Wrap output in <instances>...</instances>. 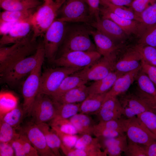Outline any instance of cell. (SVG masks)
<instances>
[{"instance_id":"obj_18","label":"cell","mask_w":156,"mask_h":156,"mask_svg":"<svg viewBox=\"0 0 156 156\" xmlns=\"http://www.w3.org/2000/svg\"><path fill=\"white\" fill-rule=\"evenodd\" d=\"M141 67L119 76L112 88L106 93L104 100L117 96L127 91L137 78Z\"/></svg>"},{"instance_id":"obj_30","label":"cell","mask_w":156,"mask_h":156,"mask_svg":"<svg viewBox=\"0 0 156 156\" xmlns=\"http://www.w3.org/2000/svg\"><path fill=\"white\" fill-rule=\"evenodd\" d=\"M35 11L34 9L27 10H4L0 14V24L20 22L29 18Z\"/></svg>"},{"instance_id":"obj_28","label":"cell","mask_w":156,"mask_h":156,"mask_svg":"<svg viewBox=\"0 0 156 156\" xmlns=\"http://www.w3.org/2000/svg\"><path fill=\"white\" fill-rule=\"evenodd\" d=\"M79 70L67 76L64 79L57 91L50 97L51 98H53L69 90L85 84L88 81L81 76Z\"/></svg>"},{"instance_id":"obj_51","label":"cell","mask_w":156,"mask_h":156,"mask_svg":"<svg viewBox=\"0 0 156 156\" xmlns=\"http://www.w3.org/2000/svg\"><path fill=\"white\" fill-rule=\"evenodd\" d=\"M92 15L96 18L100 17V0H86Z\"/></svg>"},{"instance_id":"obj_37","label":"cell","mask_w":156,"mask_h":156,"mask_svg":"<svg viewBox=\"0 0 156 156\" xmlns=\"http://www.w3.org/2000/svg\"><path fill=\"white\" fill-rule=\"evenodd\" d=\"M135 47L140 53L142 61L156 68V47L139 44Z\"/></svg>"},{"instance_id":"obj_52","label":"cell","mask_w":156,"mask_h":156,"mask_svg":"<svg viewBox=\"0 0 156 156\" xmlns=\"http://www.w3.org/2000/svg\"><path fill=\"white\" fill-rule=\"evenodd\" d=\"M14 155H15L14 152L10 142H0V156H13Z\"/></svg>"},{"instance_id":"obj_32","label":"cell","mask_w":156,"mask_h":156,"mask_svg":"<svg viewBox=\"0 0 156 156\" xmlns=\"http://www.w3.org/2000/svg\"><path fill=\"white\" fill-rule=\"evenodd\" d=\"M18 100L12 93L1 91L0 93V119L6 113L17 106Z\"/></svg>"},{"instance_id":"obj_50","label":"cell","mask_w":156,"mask_h":156,"mask_svg":"<svg viewBox=\"0 0 156 156\" xmlns=\"http://www.w3.org/2000/svg\"><path fill=\"white\" fill-rule=\"evenodd\" d=\"M10 143L14 150L15 156H26L23 149L21 140L20 137L19 133L18 135Z\"/></svg>"},{"instance_id":"obj_5","label":"cell","mask_w":156,"mask_h":156,"mask_svg":"<svg viewBox=\"0 0 156 156\" xmlns=\"http://www.w3.org/2000/svg\"><path fill=\"white\" fill-rule=\"evenodd\" d=\"M32 41L31 37L27 38L8 47L0 48V72L20 60L28 56L35 50L38 45Z\"/></svg>"},{"instance_id":"obj_33","label":"cell","mask_w":156,"mask_h":156,"mask_svg":"<svg viewBox=\"0 0 156 156\" xmlns=\"http://www.w3.org/2000/svg\"><path fill=\"white\" fill-rule=\"evenodd\" d=\"M100 4L120 17L128 19L139 21V18L129 7L115 5L104 0H100Z\"/></svg>"},{"instance_id":"obj_54","label":"cell","mask_w":156,"mask_h":156,"mask_svg":"<svg viewBox=\"0 0 156 156\" xmlns=\"http://www.w3.org/2000/svg\"><path fill=\"white\" fill-rule=\"evenodd\" d=\"M114 5L129 7L134 0H104Z\"/></svg>"},{"instance_id":"obj_42","label":"cell","mask_w":156,"mask_h":156,"mask_svg":"<svg viewBox=\"0 0 156 156\" xmlns=\"http://www.w3.org/2000/svg\"><path fill=\"white\" fill-rule=\"evenodd\" d=\"M96 125L100 127L115 130L123 133H125L124 119L121 118L116 120L100 121Z\"/></svg>"},{"instance_id":"obj_1","label":"cell","mask_w":156,"mask_h":156,"mask_svg":"<svg viewBox=\"0 0 156 156\" xmlns=\"http://www.w3.org/2000/svg\"><path fill=\"white\" fill-rule=\"evenodd\" d=\"M66 0H43L42 4L35 11L30 18L32 41H36L38 37L44 35L57 18L59 9Z\"/></svg>"},{"instance_id":"obj_20","label":"cell","mask_w":156,"mask_h":156,"mask_svg":"<svg viewBox=\"0 0 156 156\" xmlns=\"http://www.w3.org/2000/svg\"><path fill=\"white\" fill-rule=\"evenodd\" d=\"M127 137L123 134L111 138H98L101 148L109 156H120L126 151L128 144Z\"/></svg>"},{"instance_id":"obj_26","label":"cell","mask_w":156,"mask_h":156,"mask_svg":"<svg viewBox=\"0 0 156 156\" xmlns=\"http://www.w3.org/2000/svg\"><path fill=\"white\" fill-rule=\"evenodd\" d=\"M69 119L77 130L78 133L81 135L93 134V128L95 124L88 114L77 113Z\"/></svg>"},{"instance_id":"obj_21","label":"cell","mask_w":156,"mask_h":156,"mask_svg":"<svg viewBox=\"0 0 156 156\" xmlns=\"http://www.w3.org/2000/svg\"><path fill=\"white\" fill-rule=\"evenodd\" d=\"M100 16L102 18L109 19L121 27L127 35L134 34L138 35L139 22L120 17L107 8L100 5Z\"/></svg>"},{"instance_id":"obj_25","label":"cell","mask_w":156,"mask_h":156,"mask_svg":"<svg viewBox=\"0 0 156 156\" xmlns=\"http://www.w3.org/2000/svg\"><path fill=\"white\" fill-rule=\"evenodd\" d=\"M42 3L40 0H0V7L7 11H22L34 9Z\"/></svg>"},{"instance_id":"obj_34","label":"cell","mask_w":156,"mask_h":156,"mask_svg":"<svg viewBox=\"0 0 156 156\" xmlns=\"http://www.w3.org/2000/svg\"><path fill=\"white\" fill-rule=\"evenodd\" d=\"M54 102L56 109L55 118L69 119L79 112L81 103H60Z\"/></svg>"},{"instance_id":"obj_46","label":"cell","mask_w":156,"mask_h":156,"mask_svg":"<svg viewBox=\"0 0 156 156\" xmlns=\"http://www.w3.org/2000/svg\"><path fill=\"white\" fill-rule=\"evenodd\" d=\"M127 156H146L145 146L130 140L124 152Z\"/></svg>"},{"instance_id":"obj_15","label":"cell","mask_w":156,"mask_h":156,"mask_svg":"<svg viewBox=\"0 0 156 156\" xmlns=\"http://www.w3.org/2000/svg\"><path fill=\"white\" fill-rule=\"evenodd\" d=\"M142 60L140 53L135 47L116 62L114 70L122 75L133 71L141 67Z\"/></svg>"},{"instance_id":"obj_3","label":"cell","mask_w":156,"mask_h":156,"mask_svg":"<svg viewBox=\"0 0 156 156\" xmlns=\"http://www.w3.org/2000/svg\"><path fill=\"white\" fill-rule=\"evenodd\" d=\"M45 56L42 42L39 44L34 54L16 62L0 73L1 79L5 83L14 84L35 68L41 58Z\"/></svg>"},{"instance_id":"obj_11","label":"cell","mask_w":156,"mask_h":156,"mask_svg":"<svg viewBox=\"0 0 156 156\" xmlns=\"http://www.w3.org/2000/svg\"><path fill=\"white\" fill-rule=\"evenodd\" d=\"M56 109L54 103L49 96L38 94L31 108L29 115L32 117L36 123L51 121L56 116Z\"/></svg>"},{"instance_id":"obj_14","label":"cell","mask_w":156,"mask_h":156,"mask_svg":"<svg viewBox=\"0 0 156 156\" xmlns=\"http://www.w3.org/2000/svg\"><path fill=\"white\" fill-rule=\"evenodd\" d=\"M31 17L22 21L10 24L1 35L0 45L13 44L29 37L32 31Z\"/></svg>"},{"instance_id":"obj_40","label":"cell","mask_w":156,"mask_h":156,"mask_svg":"<svg viewBox=\"0 0 156 156\" xmlns=\"http://www.w3.org/2000/svg\"><path fill=\"white\" fill-rule=\"evenodd\" d=\"M60 149L67 156H106L107 155L104 151L101 152L87 151L74 147L66 146L62 144Z\"/></svg>"},{"instance_id":"obj_17","label":"cell","mask_w":156,"mask_h":156,"mask_svg":"<svg viewBox=\"0 0 156 156\" xmlns=\"http://www.w3.org/2000/svg\"><path fill=\"white\" fill-rule=\"evenodd\" d=\"M122 109L117 97H111L104 101L96 115L99 121L119 119L123 115Z\"/></svg>"},{"instance_id":"obj_12","label":"cell","mask_w":156,"mask_h":156,"mask_svg":"<svg viewBox=\"0 0 156 156\" xmlns=\"http://www.w3.org/2000/svg\"><path fill=\"white\" fill-rule=\"evenodd\" d=\"M116 59L103 57L91 65L80 70V73L87 81L99 80L114 70Z\"/></svg>"},{"instance_id":"obj_36","label":"cell","mask_w":156,"mask_h":156,"mask_svg":"<svg viewBox=\"0 0 156 156\" xmlns=\"http://www.w3.org/2000/svg\"><path fill=\"white\" fill-rule=\"evenodd\" d=\"M141 71L136 78L138 86L141 91L153 96L156 101V87L148 75Z\"/></svg>"},{"instance_id":"obj_24","label":"cell","mask_w":156,"mask_h":156,"mask_svg":"<svg viewBox=\"0 0 156 156\" xmlns=\"http://www.w3.org/2000/svg\"><path fill=\"white\" fill-rule=\"evenodd\" d=\"M106 93L89 94L81 103L79 112L88 115L96 114L103 103Z\"/></svg>"},{"instance_id":"obj_49","label":"cell","mask_w":156,"mask_h":156,"mask_svg":"<svg viewBox=\"0 0 156 156\" xmlns=\"http://www.w3.org/2000/svg\"><path fill=\"white\" fill-rule=\"evenodd\" d=\"M141 70L148 75L156 87V68L142 60Z\"/></svg>"},{"instance_id":"obj_16","label":"cell","mask_w":156,"mask_h":156,"mask_svg":"<svg viewBox=\"0 0 156 156\" xmlns=\"http://www.w3.org/2000/svg\"><path fill=\"white\" fill-rule=\"evenodd\" d=\"M89 25L96 29L114 42L123 39L127 35L118 25L108 18H101L99 21H94Z\"/></svg>"},{"instance_id":"obj_7","label":"cell","mask_w":156,"mask_h":156,"mask_svg":"<svg viewBox=\"0 0 156 156\" xmlns=\"http://www.w3.org/2000/svg\"><path fill=\"white\" fill-rule=\"evenodd\" d=\"M101 56L97 51H73L62 53L51 62L59 67L83 68L94 62Z\"/></svg>"},{"instance_id":"obj_44","label":"cell","mask_w":156,"mask_h":156,"mask_svg":"<svg viewBox=\"0 0 156 156\" xmlns=\"http://www.w3.org/2000/svg\"><path fill=\"white\" fill-rule=\"evenodd\" d=\"M140 37L139 44L156 47V25L146 30Z\"/></svg>"},{"instance_id":"obj_41","label":"cell","mask_w":156,"mask_h":156,"mask_svg":"<svg viewBox=\"0 0 156 156\" xmlns=\"http://www.w3.org/2000/svg\"><path fill=\"white\" fill-rule=\"evenodd\" d=\"M137 117L156 137V113L147 111L138 114Z\"/></svg>"},{"instance_id":"obj_43","label":"cell","mask_w":156,"mask_h":156,"mask_svg":"<svg viewBox=\"0 0 156 156\" xmlns=\"http://www.w3.org/2000/svg\"><path fill=\"white\" fill-rule=\"evenodd\" d=\"M156 2V0H134L128 7L133 11L139 20L142 12Z\"/></svg>"},{"instance_id":"obj_19","label":"cell","mask_w":156,"mask_h":156,"mask_svg":"<svg viewBox=\"0 0 156 156\" xmlns=\"http://www.w3.org/2000/svg\"><path fill=\"white\" fill-rule=\"evenodd\" d=\"M90 34L93 38L97 51L101 56L116 58L118 48L113 40L96 30L91 29Z\"/></svg>"},{"instance_id":"obj_23","label":"cell","mask_w":156,"mask_h":156,"mask_svg":"<svg viewBox=\"0 0 156 156\" xmlns=\"http://www.w3.org/2000/svg\"><path fill=\"white\" fill-rule=\"evenodd\" d=\"M122 75L114 70L105 77L94 81L88 86L89 94H101L107 93L112 88L117 78Z\"/></svg>"},{"instance_id":"obj_55","label":"cell","mask_w":156,"mask_h":156,"mask_svg":"<svg viewBox=\"0 0 156 156\" xmlns=\"http://www.w3.org/2000/svg\"><path fill=\"white\" fill-rule=\"evenodd\" d=\"M5 0V1H10L12 0Z\"/></svg>"},{"instance_id":"obj_10","label":"cell","mask_w":156,"mask_h":156,"mask_svg":"<svg viewBox=\"0 0 156 156\" xmlns=\"http://www.w3.org/2000/svg\"><path fill=\"white\" fill-rule=\"evenodd\" d=\"M125 133L129 140L148 146L156 141V137L137 117L125 119Z\"/></svg>"},{"instance_id":"obj_53","label":"cell","mask_w":156,"mask_h":156,"mask_svg":"<svg viewBox=\"0 0 156 156\" xmlns=\"http://www.w3.org/2000/svg\"><path fill=\"white\" fill-rule=\"evenodd\" d=\"M145 147L146 156H156V141Z\"/></svg>"},{"instance_id":"obj_47","label":"cell","mask_w":156,"mask_h":156,"mask_svg":"<svg viewBox=\"0 0 156 156\" xmlns=\"http://www.w3.org/2000/svg\"><path fill=\"white\" fill-rule=\"evenodd\" d=\"M51 128L58 136L63 144L70 147H74L80 136L77 134L72 135L64 133L55 128Z\"/></svg>"},{"instance_id":"obj_6","label":"cell","mask_w":156,"mask_h":156,"mask_svg":"<svg viewBox=\"0 0 156 156\" xmlns=\"http://www.w3.org/2000/svg\"><path fill=\"white\" fill-rule=\"evenodd\" d=\"M82 69L66 67L48 68L42 73L38 94L51 96L67 76Z\"/></svg>"},{"instance_id":"obj_22","label":"cell","mask_w":156,"mask_h":156,"mask_svg":"<svg viewBox=\"0 0 156 156\" xmlns=\"http://www.w3.org/2000/svg\"><path fill=\"white\" fill-rule=\"evenodd\" d=\"M89 94L88 87L84 84L51 99L54 101L60 103H79L82 102Z\"/></svg>"},{"instance_id":"obj_13","label":"cell","mask_w":156,"mask_h":156,"mask_svg":"<svg viewBox=\"0 0 156 156\" xmlns=\"http://www.w3.org/2000/svg\"><path fill=\"white\" fill-rule=\"evenodd\" d=\"M18 130L26 135L39 155L55 156L47 145L43 132L33 121L27 122Z\"/></svg>"},{"instance_id":"obj_8","label":"cell","mask_w":156,"mask_h":156,"mask_svg":"<svg viewBox=\"0 0 156 156\" xmlns=\"http://www.w3.org/2000/svg\"><path fill=\"white\" fill-rule=\"evenodd\" d=\"M67 23L56 19L44 35L42 43L45 57L51 62L56 58L57 52L63 42Z\"/></svg>"},{"instance_id":"obj_45","label":"cell","mask_w":156,"mask_h":156,"mask_svg":"<svg viewBox=\"0 0 156 156\" xmlns=\"http://www.w3.org/2000/svg\"><path fill=\"white\" fill-rule=\"evenodd\" d=\"M124 133L109 129L100 127L96 124L94 125L93 131V134L99 138H114Z\"/></svg>"},{"instance_id":"obj_31","label":"cell","mask_w":156,"mask_h":156,"mask_svg":"<svg viewBox=\"0 0 156 156\" xmlns=\"http://www.w3.org/2000/svg\"><path fill=\"white\" fill-rule=\"evenodd\" d=\"M75 148L83 150L101 152V146L99 139L94 138L91 135H83L80 136L74 146Z\"/></svg>"},{"instance_id":"obj_9","label":"cell","mask_w":156,"mask_h":156,"mask_svg":"<svg viewBox=\"0 0 156 156\" xmlns=\"http://www.w3.org/2000/svg\"><path fill=\"white\" fill-rule=\"evenodd\" d=\"M45 57L44 56L41 58L23 85L22 92L23 102L22 107L25 115H29L32 105L38 94L42 73V66Z\"/></svg>"},{"instance_id":"obj_56","label":"cell","mask_w":156,"mask_h":156,"mask_svg":"<svg viewBox=\"0 0 156 156\" xmlns=\"http://www.w3.org/2000/svg\"></svg>"},{"instance_id":"obj_39","label":"cell","mask_w":156,"mask_h":156,"mask_svg":"<svg viewBox=\"0 0 156 156\" xmlns=\"http://www.w3.org/2000/svg\"><path fill=\"white\" fill-rule=\"evenodd\" d=\"M16 130L9 124L0 120V142H10L18 135L19 132H17Z\"/></svg>"},{"instance_id":"obj_4","label":"cell","mask_w":156,"mask_h":156,"mask_svg":"<svg viewBox=\"0 0 156 156\" xmlns=\"http://www.w3.org/2000/svg\"><path fill=\"white\" fill-rule=\"evenodd\" d=\"M56 19L88 25L95 21L86 0H66L59 9Z\"/></svg>"},{"instance_id":"obj_38","label":"cell","mask_w":156,"mask_h":156,"mask_svg":"<svg viewBox=\"0 0 156 156\" xmlns=\"http://www.w3.org/2000/svg\"><path fill=\"white\" fill-rule=\"evenodd\" d=\"M51 127L66 133L77 135L78 131L69 119L54 118L50 121Z\"/></svg>"},{"instance_id":"obj_48","label":"cell","mask_w":156,"mask_h":156,"mask_svg":"<svg viewBox=\"0 0 156 156\" xmlns=\"http://www.w3.org/2000/svg\"><path fill=\"white\" fill-rule=\"evenodd\" d=\"M18 131L21 140L26 156H39L38 151L33 146L26 135L21 132Z\"/></svg>"},{"instance_id":"obj_35","label":"cell","mask_w":156,"mask_h":156,"mask_svg":"<svg viewBox=\"0 0 156 156\" xmlns=\"http://www.w3.org/2000/svg\"><path fill=\"white\" fill-rule=\"evenodd\" d=\"M25 115L23 107L17 106L16 107L5 114L0 119L18 130L20 127V124Z\"/></svg>"},{"instance_id":"obj_2","label":"cell","mask_w":156,"mask_h":156,"mask_svg":"<svg viewBox=\"0 0 156 156\" xmlns=\"http://www.w3.org/2000/svg\"><path fill=\"white\" fill-rule=\"evenodd\" d=\"M91 29L82 24H67L61 53L73 51H97L90 38Z\"/></svg>"},{"instance_id":"obj_29","label":"cell","mask_w":156,"mask_h":156,"mask_svg":"<svg viewBox=\"0 0 156 156\" xmlns=\"http://www.w3.org/2000/svg\"><path fill=\"white\" fill-rule=\"evenodd\" d=\"M138 22L137 36L140 37L146 30L156 25V2L142 12Z\"/></svg>"},{"instance_id":"obj_27","label":"cell","mask_w":156,"mask_h":156,"mask_svg":"<svg viewBox=\"0 0 156 156\" xmlns=\"http://www.w3.org/2000/svg\"><path fill=\"white\" fill-rule=\"evenodd\" d=\"M36 124L43 132L49 147L55 156H61L60 150L62 142L57 135L46 122Z\"/></svg>"}]
</instances>
